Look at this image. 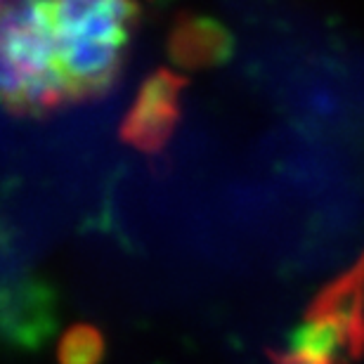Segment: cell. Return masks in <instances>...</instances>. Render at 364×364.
Instances as JSON below:
<instances>
[{"label": "cell", "instance_id": "obj_1", "mask_svg": "<svg viewBox=\"0 0 364 364\" xmlns=\"http://www.w3.org/2000/svg\"><path fill=\"white\" fill-rule=\"evenodd\" d=\"M69 102L100 100L119 81L140 17L135 0H50Z\"/></svg>", "mask_w": 364, "mask_h": 364}, {"label": "cell", "instance_id": "obj_2", "mask_svg": "<svg viewBox=\"0 0 364 364\" xmlns=\"http://www.w3.org/2000/svg\"><path fill=\"white\" fill-rule=\"evenodd\" d=\"M50 0H12L0 7V105L41 116L67 105Z\"/></svg>", "mask_w": 364, "mask_h": 364}, {"label": "cell", "instance_id": "obj_3", "mask_svg": "<svg viewBox=\"0 0 364 364\" xmlns=\"http://www.w3.org/2000/svg\"><path fill=\"white\" fill-rule=\"evenodd\" d=\"M364 350V256L308 308L277 364H355Z\"/></svg>", "mask_w": 364, "mask_h": 364}, {"label": "cell", "instance_id": "obj_4", "mask_svg": "<svg viewBox=\"0 0 364 364\" xmlns=\"http://www.w3.org/2000/svg\"><path fill=\"white\" fill-rule=\"evenodd\" d=\"M185 85L187 81L176 71H154L137 90L121 123V140L142 154L164 151L178 128Z\"/></svg>", "mask_w": 364, "mask_h": 364}, {"label": "cell", "instance_id": "obj_5", "mask_svg": "<svg viewBox=\"0 0 364 364\" xmlns=\"http://www.w3.org/2000/svg\"><path fill=\"white\" fill-rule=\"evenodd\" d=\"M168 53L180 67H206L220 62L228 53V36L220 26L208 24L206 19L185 17L171 31Z\"/></svg>", "mask_w": 364, "mask_h": 364}, {"label": "cell", "instance_id": "obj_6", "mask_svg": "<svg viewBox=\"0 0 364 364\" xmlns=\"http://www.w3.org/2000/svg\"><path fill=\"white\" fill-rule=\"evenodd\" d=\"M105 336L90 324H78L69 329L57 348L60 364H100L105 358Z\"/></svg>", "mask_w": 364, "mask_h": 364}]
</instances>
